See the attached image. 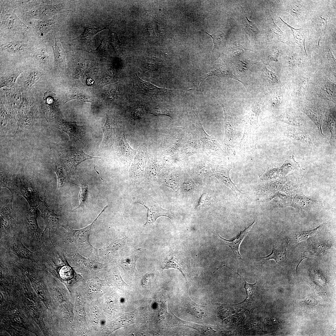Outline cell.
<instances>
[{
	"instance_id": "3",
	"label": "cell",
	"mask_w": 336,
	"mask_h": 336,
	"mask_svg": "<svg viewBox=\"0 0 336 336\" xmlns=\"http://www.w3.org/2000/svg\"><path fill=\"white\" fill-rule=\"evenodd\" d=\"M133 82L134 90L139 93L146 95L156 96L161 97H169L172 91V90L167 89L164 86L159 88L150 82L142 80L134 73L131 76Z\"/></svg>"
},
{
	"instance_id": "36",
	"label": "cell",
	"mask_w": 336,
	"mask_h": 336,
	"mask_svg": "<svg viewBox=\"0 0 336 336\" xmlns=\"http://www.w3.org/2000/svg\"><path fill=\"white\" fill-rule=\"evenodd\" d=\"M279 53V51L277 49L273 48L268 49L262 55V61L264 64L269 65L273 68L270 66L269 63L272 61L278 62V57Z\"/></svg>"
},
{
	"instance_id": "44",
	"label": "cell",
	"mask_w": 336,
	"mask_h": 336,
	"mask_svg": "<svg viewBox=\"0 0 336 336\" xmlns=\"http://www.w3.org/2000/svg\"><path fill=\"white\" fill-rule=\"evenodd\" d=\"M75 99L83 102L91 103L92 102L90 97L88 95L79 91H77L69 96L68 100L65 102V103L70 100Z\"/></svg>"
},
{
	"instance_id": "56",
	"label": "cell",
	"mask_w": 336,
	"mask_h": 336,
	"mask_svg": "<svg viewBox=\"0 0 336 336\" xmlns=\"http://www.w3.org/2000/svg\"><path fill=\"white\" fill-rule=\"evenodd\" d=\"M330 245L326 242H322L318 244L314 248L315 252L317 253H323L330 248Z\"/></svg>"
},
{
	"instance_id": "10",
	"label": "cell",
	"mask_w": 336,
	"mask_h": 336,
	"mask_svg": "<svg viewBox=\"0 0 336 336\" xmlns=\"http://www.w3.org/2000/svg\"><path fill=\"white\" fill-rule=\"evenodd\" d=\"M271 259H274L280 265H282L286 260L285 247L279 239L277 240L273 244L271 253L266 256L261 258V264H264Z\"/></svg>"
},
{
	"instance_id": "26",
	"label": "cell",
	"mask_w": 336,
	"mask_h": 336,
	"mask_svg": "<svg viewBox=\"0 0 336 336\" xmlns=\"http://www.w3.org/2000/svg\"><path fill=\"white\" fill-rule=\"evenodd\" d=\"M286 134L290 138L302 143L308 144L312 143V139L310 135L301 130L290 128L287 130Z\"/></svg>"
},
{
	"instance_id": "20",
	"label": "cell",
	"mask_w": 336,
	"mask_h": 336,
	"mask_svg": "<svg viewBox=\"0 0 336 336\" xmlns=\"http://www.w3.org/2000/svg\"><path fill=\"white\" fill-rule=\"evenodd\" d=\"M55 96V94L51 91H46L44 93L43 99L45 105L43 110L47 120L52 117L57 111Z\"/></svg>"
},
{
	"instance_id": "61",
	"label": "cell",
	"mask_w": 336,
	"mask_h": 336,
	"mask_svg": "<svg viewBox=\"0 0 336 336\" xmlns=\"http://www.w3.org/2000/svg\"><path fill=\"white\" fill-rule=\"evenodd\" d=\"M87 82L89 84H93V81L91 79H89L87 80Z\"/></svg>"
},
{
	"instance_id": "18",
	"label": "cell",
	"mask_w": 336,
	"mask_h": 336,
	"mask_svg": "<svg viewBox=\"0 0 336 336\" xmlns=\"http://www.w3.org/2000/svg\"><path fill=\"white\" fill-rule=\"evenodd\" d=\"M292 199L290 206L299 210H310L318 204V201L307 197L301 192Z\"/></svg>"
},
{
	"instance_id": "52",
	"label": "cell",
	"mask_w": 336,
	"mask_h": 336,
	"mask_svg": "<svg viewBox=\"0 0 336 336\" xmlns=\"http://www.w3.org/2000/svg\"><path fill=\"white\" fill-rule=\"evenodd\" d=\"M55 172L58 176V187L61 186L65 179L63 168L60 166H56Z\"/></svg>"
},
{
	"instance_id": "29",
	"label": "cell",
	"mask_w": 336,
	"mask_h": 336,
	"mask_svg": "<svg viewBox=\"0 0 336 336\" xmlns=\"http://www.w3.org/2000/svg\"><path fill=\"white\" fill-rule=\"evenodd\" d=\"M108 207L107 205L105 207L96 218L90 225L81 229L73 230L75 237L77 241L80 242H88L89 235L93 223L100 215Z\"/></svg>"
},
{
	"instance_id": "27",
	"label": "cell",
	"mask_w": 336,
	"mask_h": 336,
	"mask_svg": "<svg viewBox=\"0 0 336 336\" xmlns=\"http://www.w3.org/2000/svg\"><path fill=\"white\" fill-rule=\"evenodd\" d=\"M173 315L179 322V325H178V326L190 327L202 333L210 334H212V332H216L214 329L215 328L214 326L210 325L198 324L192 322L184 321L178 318L174 315Z\"/></svg>"
},
{
	"instance_id": "17",
	"label": "cell",
	"mask_w": 336,
	"mask_h": 336,
	"mask_svg": "<svg viewBox=\"0 0 336 336\" xmlns=\"http://www.w3.org/2000/svg\"><path fill=\"white\" fill-rule=\"evenodd\" d=\"M58 128L67 133L71 139H79L85 132L84 127L77 125L76 122H68L62 120L58 125Z\"/></svg>"
},
{
	"instance_id": "47",
	"label": "cell",
	"mask_w": 336,
	"mask_h": 336,
	"mask_svg": "<svg viewBox=\"0 0 336 336\" xmlns=\"http://www.w3.org/2000/svg\"><path fill=\"white\" fill-rule=\"evenodd\" d=\"M220 103L223 108L224 112L225 128L227 129V131H229V133H230V131H231H231L233 132V122L231 116L226 110L223 104L221 103Z\"/></svg>"
},
{
	"instance_id": "34",
	"label": "cell",
	"mask_w": 336,
	"mask_h": 336,
	"mask_svg": "<svg viewBox=\"0 0 336 336\" xmlns=\"http://www.w3.org/2000/svg\"><path fill=\"white\" fill-rule=\"evenodd\" d=\"M316 34V41L319 47V43L323 33L327 26V19L320 16L316 20L314 24Z\"/></svg>"
},
{
	"instance_id": "49",
	"label": "cell",
	"mask_w": 336,
	"mask_h": 336,
	"mask_svg": "<svg viewBox=\"0 0 336 336\" xmlns=\"http://www.w3.org/2000/svg\"><path fill=\"white\" fill-rule=\"evenodd\" d=\"M75 184L80 186L81 188V189L79 195V199L80 203L79 206L77 208H76V209L80 207H82L83 206L84 203L86 201L87 198L88 191L86 187L82 186L77 185V184Z\"/></svg>"
},
{
	"instance_id": "2",
	"label": "cell",
	"mask_w": 336,
	"mask_h": 336,
	"mask_svg": "<svg viewBox=\"0 0 336 336\" xmlns=\"http://www.w3.org/2000/svg\"><path fill=\"white\" fill-rule=\"evenodd\" d=\"M132 161L129 176L134 184L139 183L144 176L148 154L146 146L139 147Z\"/></svg>"
},
{
	"instance_id": "14",
	"label": "cell",
	"mask_w": 336,
	"mask_h": 336,
	"mask_svg": "<svg viewBox=\"0 0 336 336\" xmlns=\"http://www.w3.org/2000/svg\"><path fill=\"white\" fill-rule=\"evenodd\" d=\"M296 175L291 174L287 177V180L283 184L281 191L292 198L301 192L300 190L301 180Z\"/></svg>"
},
{
	"instance_id": "51",
	"label": "cell",
	"mask_w": 336,
	"mask_h": 336,
	"mask_svg": "<svg viewBox=\"0 0 336 336\" xmlns=\"http://www.w3.org/2000/svg\"><path fill=\"white\" fill-rule=\"evenodd\" d=\"M107 41L104 39L101 41L99 46L96 49H91L90 51L92 53L102 55L107 54L106 50Z\"/></svg>"
},
{
	"instance_id": "1",
	"label": "cell",
	"mask_w": 336,
	"mask_h": 336,
	"mask_svg": "<svg viewBox=\"0 0 336 336\" xmlns=\"http://www.w3.org/2000/svg\"><path fill=\"white\" fill-rule=\"evenodd\" d=\"M136 203L142 205L146 209V221L144 226L153 223L160 217H167L171 219L173 218V214L171 211L163 208L159 203L150 196L140 198Z\"/></svg>"
},
{
	"instance_id": "46",
	"label": "cell",
	"mask_w": 336,
	"mask_h": 336,
	"mask_svg": "<svg viewBox=\"0 0 336 336\" xmlns=\"http://www.w3.org/2000/svg\"><path fill=\"white\" fill-rule=\"evenodd\" d=\"M59 273L61 278L65 280L70 279L73 275L71 268L67 266L62 267L59 271Z\"/></svg>"
},
{
	"instance_id": "6",
	"label": "cell",
	"mask_w": 336,
	"mask_h": 336,
	"mask_svg": "<svg viewBox=\"0 0 336 336\" xmlns=\"http://www.w3.org/2000/svg\"><path fill=\"white\" fill-rule=\"evenodd\" d=\"M227 267L243 278L245 282L244 287L247 293L246 298L242 302L235 305H233L235 306L241 307L248 310H253L255 307L257 306L258 304L259 303L257 302L259 301L260 298L257 297V296L259 295V293H257V292L260 291L259 287H257V286L256 285L257 280H256L255 283L254 284L249 283L245 281L242 276L238 273V271L236 273L228 267Z\"/></svg>"
},
{
	"instance_id": "37",
	"label": "cell",
	"mask_w": 336,
	"mask_h": 336,
	"mask_svg": "<svg viewBox=\"0 0 336 336\" xmlns=\"http://www.w3.org/2000/svg\"><path fill=\"white\" fill-rule=\"evenodd\" d=\"M165 264L161 267L162 269H168L171 268L177 269L181 273L184 277L187 282L186 275L182 265L178 262L177 259L171 255H170L166 259Z\"/></svg>"
},
{
	"instance_id": "8",
	"label": "cell",
	"mask_w": 336,
	"mask_h": 336,
	"mask_svg": "<svg viewBox=\"0 0 336 336\" xmlns=\"http://www.w3.org/2000/svg\"><path fill=\"white\" fill-rule=\"evenodd\" d=\"M252 106L250 112L244 117L245 130L243 141H245L249 136L253 133L258 126V118L261 111V107L257 103H254Z\"/></svg>"
},
{
	"instance_id": "53",
	"label": "cell",
	"mask_w": 336,
	"mask_h": 336,
	"mask_svg": "<svg viewBox=\"0 0 336 336\" xmlns=\"http://www.w3.org/2000/svg\"><path fill=\"white\" fill-rule=\"evenodd\" d=\"M2 46L9 51H16L19 50L20 44L18 41H13L3 44Z\"/></svg>"
},
{
	"instance_id": "23",
	"label": "cell",
	"mask_w": 336,
	"mask_h": 336,
	"mask_svg": "<svg viewBox=\"0 0 336 336\" xmlns=\"http://www.w3.org/2000/svg\"><path fill=\"white\" fill-rule=\"evenodd\" d=\"M303 112L315 123L321 134L324 135L322 130L323 115L321 111L314 107H306Z\"/></svg>"
},
{
	"instance_id": "31",
	"label": "cell",
	"mask_w": 336,
	"mask_h": 336,
	"mask_svg": "<svg viewBox=\"0 0 336 336\" xmlns=\"http://www.w3.org/2000/svg\"><path fill=\"white\" fill-rule=\"evenodd\" d=\"M284 11L290 13L295 19H300L302 18L303 7L297 1L292 2L288 4Z\"/></svg>"
},
{
	"instance_id": "4",
	"label": "cell",
	"mask_w": 336,
	"mask_h": 336,
	"mask_svg": "<svg viewBox=\"0 0 336 336\" xmlns=\"http://www.w3.org/2000/svg\"><path fill=\"white\" fill-rule=\"evenodd\" d=\"M18 194L23 196L28 202L30 207H36L41 202L38 192L35 189L33 180L23 176L16 177Z\"/></svg>"
},
{
	"instance_id": "57",
	"label": "cell",
	"mask_w": 336,
	"mask_h": 336,
	"mask_svg": "<svg viewBox=\"0 0 336 336\" xmlns=\"http://www.w3.org/2000/svg\"><path fill=\"white\" fill-rule=\"evenodd\" d=\"M33 57L36 61L40 63L45 62L47 58L44 52L41 50L35 53Z\"/></svg>"
},
{
	"instance_id": "59",
	"label": "cell",
	"mask_w": 336,
	"mask_h": 336,
	"mask_svg": "<svg viewBox=\"0 0 336 336\" xmlns=\"http://www.w3.org/2000/svg\"><path fill=\"white\" fill-rule=\"evenodd\" d=\"M303 303L307 305L315 306L318 304V302L316 300L312 297H307L302 301Z\"/></svg>"
},
{
	"instance_id": "9",
	"label": "cell",
	"mask_w": 336,
	"mask_h": 336,
	"mask_svg": "<svg viewBox=\"0 0 336 336\" xmlns=\"http://www.w3.org/2000/svg\"><path fill=\"white\" fill-rule=\"evenodd\" d=\"M254 222L255 221L254 220L251 225L247 227H245L243 231H240L239 234L236 237L231 240L226 239L221 236L218 234H217L221 240L231 249L234 256L238 261L239 259L242 260L239 251V246L252 227Z\"/></svg>"
},
{
	"instance_id": "41",
	"label": "cell",
	"mask_w": 336,
	"mask_h": 336,
	"mask_svg": "<svg viewBox=\"0 0 336 336\" xmlns=\"http://www.w3.org/2000/svg\"><path fill=\"white\" fill-rule=\"evenodd\" d=\"M19 75V74H13L2 77L0 80V88L3 87H12Z\"/></svg>"
},
{
	"instance_id": "24",
	"label": "cell",
	"mask_w": 336,
	"mask_h": 336,
	"mask_svg": "<svg viewBox=\"0 0 336 336\" xmlns=\"http://www.w3.org/2000/svg\"><path fill=\"white\" fill-rule=\"evenodd\" d=\"M159 170L156 160L148 155L144 175L145 178L148 180H154L157 178Z\"/></svg>"
},
{
	"instance_id": "16",
	"label": "cell",
	"mask_w": 336,
	"mask_h": 336,
	"mask_svg": "<svg viewBox=\"0 0 336 336\" xmlns=\"http://www.w3.org/2000/svg\"><path fill=\"white\" fill-rule=\"evenodd\" d=\"M106 28V27H105L102 29H99L96 28L93 25L89 24L85 27L83 32L81 35L70 40L75 45H86V44L89 43L91 39L95 35Z\"/></svg>"
},
{
	"instance_id": "38",
	"label": "cell",
	"mask_w": 336,
	"mask_h": 336,
	"mask_svg": "<svg viewBox=\"0 0 336 336\" xmlns=\"http://www.w3.org/2000/svg\"><path fill=\"white\" fill-rule=\"evenodd\" d=\"M279 119L282 121L293 126H300L302 125L299 119L292 114H282L279 117Z\"/></svg>"
},
{
	"instance_id": "45",
	"label": "cell",
	"mask_w": 336,
	"mask_h": 336,
	"mask_svg": "<svg viewBox=\"0 0 336 336\" xmlns=\"http://www.w3.org/2000/svg\"><path fill=\"white\" fill-rule=\"evenodd\" d=\"M244 25L245 30L248 33L254 35L258 33V29L253 22L249 21L246 15L244 20Z\"/></svg>"
},
{
	"instance_id": "40",
	"label": "cell",
	"mask_w": 336,
	"mask_h": 336,
	"mask_svg": "<svg viewBox=\"0 0 336 336\" xmlns=\"http://www.w3.org/2000/svg\"><path fill=\"white\" fill-rule=\"evenodd\" d=\"M192 302L189 304V309L192 314L198 318L204 317L206 314L203 306Z\"/></svg>"
},
{
	"instance_id": "19",
	"label": "cell",
	"mask_w": 336,
	"mask_h": 336,
	"mask_svg": "<svg viewBox=\"0 0 336 336\" xmlns=\"http://www.w3.org/2000/svg\"><path fill=\"white\" fill-rule=\"evenodd\" d=\"M256 63L254 61L246 59L239 60L235 62L234 68L237 74V77L244 85L248 81L247 73L248 69Z\"/></svg>"
},
{
	"instance_id": "25",
	"label": "cell",
	"mask_w": 336,
	"mask_h": 336,
	"mask_svg": "<svg viewBox=\"0 0 336 336\" xmlns=\"http://www.w3.org/2000/svg\"><path fill=\"white\" fill-rule=\"evenodd\" d=\"M55 46L53 47L54 58V67L59 68L64 66L65 64V51L62 48L58 38L54 36Z\"/></svg>"
},
{
	"instance_id": "39",
	"label": "cell",
	"mask_w": 336,
	"mask_h": 336,
	"mask_svg": "<svg viewBox=\"0 0 336 336\" xmlns=\"http://www.w3.org/2000/svg\"><path fill=\"white\" fill-rule=\"evenodd\" d=\"M42 76L40 72L36 71L31 72L24 82V86L27 89H30L32 86Z\"/></svg>"
},
{
	"instance_id": "32",
	"label": "cell",
	"mask_w": 336,
	"mask_h": 336,
	"mask_svg": "<svg viewBox=\"0 0 336 336\" xmlns=\"http://www.w3.org/2000/svg\"><path fill=\"white\" fill-rule=\"evenodd\" d=\"M138 258V257L135 256L123 258L120 262L121 266L128 274H133L136 271L135 265Z\"/></svg>"
},
{
	"instance_id": "21",
	"label": "cell",
	"mask_w": 336,
	"mask_h": 336,
	"mask_svg": "<svg viewBox=\"0 0 336 336\" xmlns=\"http://www.w3.org/2000/svg\"><path fill=\"white\" fill-rule=\"evenodd\" d=\"M335 85L329 80H326L318 89V93L321 98L336 102Z\"/></svg>"
},
{
	"instance_id": "58",
	"label": "cell",
	"mask_w": 336,
	"mask_h": 336,
	"mask_svg": "<svg viewBox=\"0 0 336 336\" xmlns=\"http://www.w3.org/2000/svg\"><path fill=\"white\" fill-rule=\"evenodd\" d=\"M209 201L210 197L208 194L206 193H204L200 197L197 206L200 207L207 205L209 203Z\"/></svg>"
},
{
	"instance_id": "7",
	"label": "cell",
	"mask_w": 336,
	"mask_h": 336,
	"mask_svg": "<svg viewBox=\"0 0 336 336\" xmlns=\"http://www.w3.org/2000/svg\"><path fill=\"white\" fill-rule=\"evenodd\" d=\"M61 156L69 167L75 170L77 166L84 161L93 158L101 159L100 157L88 155L82 150L69 148L60 151Z\"/></svg>"
},
{
	"instance_id": "11",
	"label": "cell",
	"mask_w": 336,
	"mask_h": 336,
	"mask_svg": "<svg viewBox=\"0 0 336 336\" xmlns=\"http://www.w3.org/2000/svg\"><path fill=\"white\" fill-rule=\"evenodd\" d=\"M116 124L114 120L106 115L104 125L101 127L103 133L102 145L105 147H111L113 144L116 138Z\"/></svg>"
},
{
	"instance_id": "22",
	"label": "cell",
	"mask_w": 336,
	"mask_h": 336,
	"mask_svg": "<svg viewBox=\"0 0 336 336\" xmlns=\"http://www.w3.org/2000/svg\"><path fill=\"white\" fill-rule=\"evenodd\" d=\"M0 173L1 187H6L9 189L12 195V201L13 195L18 194L16 178L4 172H1Z\"/></svg>"
},
{
	"instance_id": "13",
	"label": "cell",
	"mask_w": 336,
	"mask_h": 336,
	"mask_svg": "<svg viewBox=\"0 0 336 336\" xmlns=\"http://www.w3.org/2000/svg\"><path fill=\"white\" fill-rule=\"evenodd\" d=\"M266 36L269 41L285 43L286 41L284 33L274 22L272 18L267 19L265 28Z\"/></svg>"
},
{
	"instance_id": "42",
	"label": "cell",
	"mask_w": 336,
	"mask_h": 336,
	"mask_svg": "<svg viewBox=\"0 0 336 336\" xmlns=\"http://www.w3.org/2000/svg\"><path fill=\"white\" fill-rule=\"evenodd\" d=\"M264 70L265 80L268 84L271 86H275L279 84V79L275 73L266 67Z\"/></svg>"
},
{
	"instance_id": "48",
	"label": "cell",
	"mask_w": 336,
	"mask_h": 336,
	"mask_svg": "<svg viewBox=\"0 0 336 336\" xmlns=\"http://www.w3.org/2000/svg\"><path fill=\"white\" fill-rule=\"evenodd\" d=\"M144 109V106H140L135 108L131 112L132 118L134 119H141L145 114Z\"/></svg>"
},
{
	"instance_id": "15",
	"label": "cell",
	"mask_w": 336,
	"mask_h": 336,
	"mask_svg": "<svg viewBox=\"0 0 336 336\" xmlns=\"http://www.w3.org/2000/svg\"><path fill=\"white\" fill-rule=\"evenodd\" d=\"M230 168L214 166L212 167L213 175L227 187L230 188L236 195L242 194L231 180L229 176Z\"/></svg>"
},
{
	"instance_id": "33",
	"label": "cell",
	"mask_w": 336,
	"mask_h": 336,
	"mask_svg": "<svg viewBox=\"0 0 336 336\" xmlns=\"http://www.w3.org/2000/svg\"><path fill=\"white\" fill-rule=\"evenodd\" d=\"M326 224V223L324 222L312 230L298 232L295 237V241L298 242L314 236L323 229Z\"/></svg>"
},
{
	"instance_id": "35",
	"label": "cell",
	"mask_w": 336,
	"mask_h": 336,
	"mask_svg": "<svg viewBox=\"0 0 336 336\" xmlns=\"http://www.w3.org/2000/svg\"><path fill=\"white\" fill-rule=\"evenodd\" d=\"M325 121L330 132V143L332 145L336 144V121L335 117L331 113L325 114Z\"/></svg>"
},
{
	"instance_id": "50",
	"label": "cell",
	"mask_w": 336,
	"mask_h": 336,
	"mask_svg": "<svg viewBox=\"0 0 336 336\" xmlns=\"http://www.w3.org/2000/svg\"><path fill=\"white\" fill-rule=\"evenodd\" d=\"M288 61L289 64L293 66H300L303 64V59L295 54L290 55Z\"/></svg>"
},
{
	"instance_id": "12",
	"label": "cell",
	"mask_w": 336,
	"mask_h": 336,
	"mask_svg": "<svg viewBox=\"0 0 336 336\" xmlns=\"http://www.w3.org/2000/svg\"><path fill=\"white\" fill-rule=\"evenodd\" d=\"M44 201H41L38 206V208L42 213V216L46 224V229H49L58 224L59 219L57 215L51 209L45 202V196Z\"/></svg>"
},
{
	"instance_id": "60",
	"label": "cell",
	"mask_w": 336,
	"mask_h": 336,
	"mask_svg": "<svg viewBox=\"0 0 336 336\" xmlns=\"http://www.w3.org/2000/svg\"><path fill=\"white\" fill-rule=\"evenodd\" d=\"M280 100L279 98L278 97H273L271 101V103L273 106L278 105L280 104Z\"/></svg>"
},
{
	"instance_id": "28",
	"label": "cell",
	"mask_w": 336,
	"mask_h": 336,
	"mask_svg": "<svg viewBox=\"0 0 336 336\" xmlns=\"http://www.w3.org/2000/svg\"><path fill=\"white\" fill-rule=\"evenodd\" d=\"M279 18L284 23L291 29V32L293 35L295 42L299 46L301 50L307 54L305 44L306 35L305 32L303 28L296 29L294 28L284 22L280 17H279Z\"/></svg>"
},
{
	"instance_id": "54",
	"label": "cell",
	"mask_w": 336,
	"mask_h": 336,
	"mask_svg": "<svg viewBox=\"0 0 336 336\" xmlns=\"http://www.w3.org/2000/svg\"><path fill=\"white\" fill-rule=\"evenodd\" d=\"M308 83L307 78H304L300 82L297 87V93L298 95L302 96L304 94Z\"/></svg>"
},
{
	"instance_id": "43",
	"label": "cell",
	"mask_w": 336,
	"mask_h": 336,
	"mask_svg": "<svg viewBox=\"0 0 336 336\" xmlns=\"http://www.w3.org/2000/svg\"><path fill=\"white\" fill-rule=\"evenodd\" d=\"M150 113L155 116L163 115L171 118H172L173 116L172 112L169 108L161 106L155 108Z\"/></svg>"
},
{
	"instance_id": "30",
	"label": "cell",
	"mask_w": 336,
	"mask_h": 336,
	"mask_svg": "<svg viewBox=\"0 0 336 336\" xmlns=\"http://www.w3.org/2000/svg\"><path fill=\"white\" fill-rule=\"evenodd\" d=\"M213 75L234 79L241 83V81L227 67L222 66L219 67L208 74L203 79L202 81L208 77Z\"/></svg>"
},
{
	"instance_id": "5",
	"label": "cell",
	"mask_w": 336,
	"mask_h": 336,
	"mask_svg": "<svg viewBox=\"0 0 336 336\" xmlns=\"http://www.w3.org/2000/svg\"><path fill=\"white\" fill-rule=\"evenodd\" d=\"M115 141H116L118 154L128 165H130L137 150L132 149L127 142L124 135V128H118Z\"/></svg>"
},
{
	"instance_id": "55",
	"label": "cell",
	"mask_w": 336,
	"mask_h": 336,
	"mask_svg": "<svg viewBox=\"0 0 336 336\" xmlns=\"http://www.w3.org/2000/svg\"><path fill=\"white\" fill-rule=\"evenodd\" d=\"M124 241L122 240H115L111 243L108 247V249L115 251L120 248L124 245Z\"/></svg>"
}]
</instances>
